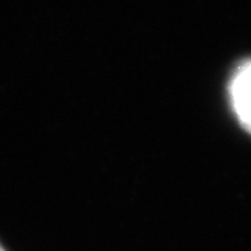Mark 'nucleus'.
<instances>
[{"label": "nucleus", "mask_w": 251, "mask_h": 251, "mask_svg": "<svg viewBox=\"0 0 251 251\" xmlns=\"http://www.w3.org/2000/svg\"><path fill=\"white\" fill-rule=\"evenodd\" d=\"M0 251H4V249H3V247H1V246H0Z\"/></svg>", "instance_id": "2"}, {"label": "nucleus", "mask_w": 251, "mask_h": 251, "mask_svg": "<svg viewBox=\"0 0 251 251\" xmlns=\"http://www.w3.org/2000/svg\"><path fill=\"white\" fill-rule=\"evenodd\" d=\"M230 99L242 126L251 133V60L243 63L230 82Z\"/></svg>", "instance_id": "1"}]
</instances>
